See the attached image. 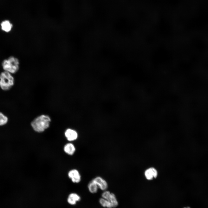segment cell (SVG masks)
I'll use <instances>...</instances> for the list:
<instances>
[{
    "instance_id": "cell-1",
    "label": "cell",
    "mask_w": 208,
    "mask_h": 208,
    "mask_svg": "<svg viewBox=\"0 0 208 208\" xmlns=\"http://www.w3.org/2000/svg\"><path fill=\"white\" fill-rule=\"evenodd\" d=\"M1 65L4 71L14 74L17 73L19 69L20 62L18 58L11 56L3 60Z\"/></svg>"
},
{
    "instance_id": "cell-9",
    "label": "cell",
    "mask_w": 208,
    "mask_h": 208,
    "mask_svg": "<svg viewBox=\"0 0 208 208\" xmlns=\"http://www.w3.org/2000/svg\"><path fill=\"white\" fill-rule=\"evenodd\" d=\"M80 196L77 194L72 193L70 194L67 198L68 203L71 205H75L77 202L80 200Z\"/></svg>"
},
{
    "instance_id": "cell-13",
    "label": "cell",
    "mask_w": 208,
    "mask_h": 208,
    "mask_svg": "<svg viewBox=\"0 0 208 208\" xmlns=\"http://www.w3.org/2000/svg\"><path fill=\"white\" fill-rule=\"evenodd\" d=\"M99 202L101 205L104 207L112 208L111 203L107 200L102 197L99 199Z\"/></svg>"
},
{
    "instance_id": "cell-12",
    "label": "cell",
    "mask_w": 208,
    "mask_h": 208,
    "mask_svg": "<svg viewBox=\"0 0 208 208\" xmlns=\"http://www.w3.org/2000/svg\"><path fill=\"white\" fill-rule=\"evenodd\" d=\"M88 188L89 192L92 194L97 193L99 189L97 185L92 180L88 184Z\"/></svg>"
},
{
    "instance_id": "cell-8",
    "label": "cell",
    "mask_w": 208,
    "mask_h": 208,
    "mask_svg": "<svg viewBox=\"0 0 208 208\" xmlns=\"http://www.w3.org/2000/svg\"><path fill=\"white\" fill-rule=\"evenodd\" d=\"M1 29V30L6 33L11 32L12 29V24L8 20L2 21L0 24Z\"/></svg>"
},
{
    "instance_id": "cell-4",
    "label": "cell",
    "mask_w": 208,
    "mask_h": 208,
    "mask_svg": "<svg viewBox=\"0 0 208 208\" xmlns=\"http://www.w3.org/2000/svg\"><path fill=\"white\" fill-rule=\"evenodd\" d=\"M101 196L111 203L112 208L116 207L118 205V201L116 195L110 191L107 190L103 191L101 194Z\"/></svg>"
},
{
    "instance_id": "cell-14",
    "label": "cell",
    "mask_w": 208,
    "mask_h": 208,
    "mask_svg": "<svg viewBox=\"0 0 208 208\" xmlns=\"http://www.w3.org/2000/svg\"><path fill=\"white\" fill-rule=\"evenodd\" d=\"M8 117L2 113L0 112V126L6 124L8 121Z\"/></svg>"
},
{
    "instance_id": "cell-10",
    "label": "cell",
    "mask_w": 208,
    "mask_h": 208,
    "mask_svg": "<svg viewBox=\"0 0 208 208\" xmlns=\"http://www.w3.org/2000/svg\"><path fill=\"white\" fill-rule=\"evenodd\" d=\"M145 175L148 180H151L156 178L157 175L156 170L154 168H151L147 169L145 172Z\"/></svg>"
},
{
    "instance_id": "cell-7",
    "label": "cell",
    "mask_w": 208,
    "mask_h": 208,
    "mask_svg": "<svg viewBox=\"0 0 208 208\" xmlns=\"http://www.w3.org/2000/svg\"><path fill=\"white\" fill-rule=\"evenodd\" d=\"M65 135L67 140L71 141L76 140L78 137L76 131L70 129H68L66 131Z\"/></svg>"
},
{
    "instance_id": "cell-11",
    "label": "cell",
    "mask_w": 208,
    "mask_h": 208,
    "mask_svg": "<svg viewBox=\"0 0 208 208\" xmlns=\"http://www.w3.org/2000/svg\"><path fill=\"white\" fill-rule=\"evenodd\" d=\"M64 151L67 154L72 155L75 152L76 148L73 144L68 143L65 145L64 147Z\"/></svg>"
},
{
    "instance_id": "cell-6",
    "label": "cell",
    "mask_w": 208,
    "mask_h": 208,
    "mask_svg": "<svg viewBox=\"0 0 208 208\" xmlns=\"http://www.w3.org/2000/svg\"><path fill=\"white\" fill-rule=\"evenodd\" d=\"M69 177L74 183H78L81 180V176L78 170L73 169L70 170L68 174Z\"/></svg>"
},
{
    "instance_id": "cell-15",
    "label": "cell",
    "mask_w": 208,
    "mask_h": 208,
    "mask_svg": "<svg viewBox=\"0 0 208 208\" xmlns=\"http://www.w3.org/2000/svg\"><path fill=\"white\" fill-rule=\"evenodd\" d=\"M190 208V207H185V208Z\"/></svg>"
},
{
    "instance_id": "cell-5",
    "label": "cell",
    "mask_w": 208,
    "mask_h": 208,
    "mask_svg": "<svg viewBox=\"0 0 208 208\" xmlns=\"http://www.w3.org/2000/svg\"><path fill=\"white\" fill-rule=\"evenodd\" d=\"M92 180L96 184L100 190L103 191L107 190L108 188V183L102 177L98 176L95 177Z\"/></svg>"
},
{
    "instance_id": "cell-3",
    "label": "cell",
    "mask_w": 208,
    "mask_h": 208,
    "mask_svg": "<svg viewBox=\"0 0 208 208\" xmlns=\"http://www.w3.org/2000/svg\"><path fill=\"white\" fill-rule=\"evenodd\" d=\"M14 79L12 74L5 71L0 74V87L3 90H9L14 85Z\"/></svg>"
},
{
    "instance_id": "cell-2",
    "label": "cell",
    "mask_w": 208,
    "mask_h": 208,
    "mask_svg": "<svg viewBox=\"0 0 208 208\" xmlns=\"http://www.w3.org/2000/svg\"><path fill=\"white\" fill-rule=\"evenodd\" d=\"M51 120L49 116L42 115L35 118L31 122V125L34 131L41 132L49 127Z\"/></svg>"
}]
</instances>
